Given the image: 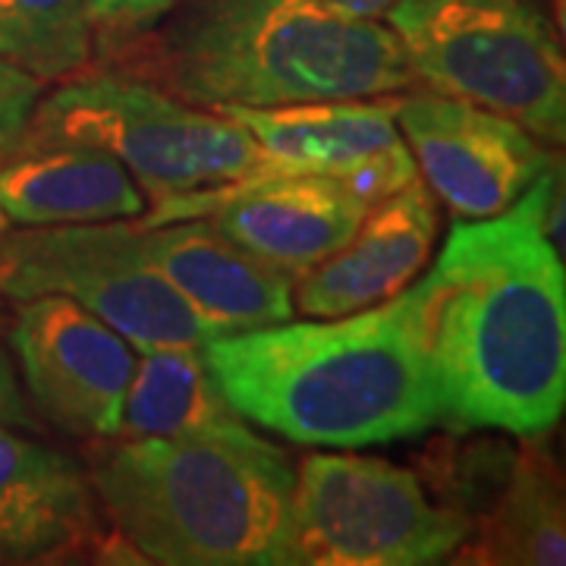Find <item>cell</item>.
<instances>
[{"label": "cell", "mask_w": 566, "mask_h": 566, "mask_svg": "<svg viewBox=\"0 0 566 566\" xmlns=\"http://www.w3.org/2000/svg\"><path fill=\"white\" fill-rule=\"evenodd\" d=\"M240 123L271 158L303 174H324L378 202L419 180L416 158L387 98L305 102L281 107H218Z\"/></svg>", "instance_id": "12"}, {"label": "cell", "mask_w": 566, "mask_h": 566, "mask_svg": "<svg viewBox=\"0 0 566 566\" xmlns=\"http://www.w3.org/2000/svg\"><path fill=\"white\" fill-rule=\"evenodd\" d=\"M0 422L13 424V428H32L35 424V416H32V409L25 403V394L17 381V368L10 359L3 331H0Z\"/></svg>", "instance_id": "22"}, {"label": "cell", "mask_w": 566, "mask_h": 566, "mask_svg": "<svg viewBox=\"0 0 566 566\" xmlns=\"http://www.w3.org/2000/svg\"><path fill=\"white\" fill-rule=\"evenodd\" d=\"M394 104L428 189L465 221L506 211L551 167L538 136L488 107L431 88Z\"/></svg>", "instance_id": "11"}, {"label": "cell", "mask_w": 566, "mask_h": 566, "mask_svg": "<svg viewBox=\"0 0 566 566\" xmlns=\"http://www.w3.org/2000/svg\"><path fill=\"white\" fill-rule=\"evenodd\" d=\"M475 545L457 547L463 564L564 566L566 523L557 465L545 450L528 447L513 457L497 504L472 526Z\"/></svg>", "instance_id": "18"}, {"label": "cell", "mask_w": 566, "mask_h": 566, "mask_svg": "<svg viewBox=\"0 0 566 566\" xmlns=\"http://www.w3.org/2000/svg\"><path fill=\"white\" fill-rule=\"evenodd\" d=\"M136 227L145 259L214 337L293 318V277L223 237L208 218Z\"/></svg>", "instance_id": "14"}, {"label": "cell", "mask_w": 566, "mask_h": 566, "mask_svg": "<svg viewBox=\"0 0 566 566\" xmlns=\"http://www.w3.org/2000/svg\"><path fill=\"white\" fill-rule=\"evenodd\" d=\"M0 57L41 82L82 73L92 57L88 0H0Z\"/></svg>", "instance_id": "19"}, {"label": "cell", "mask_w": 566, "mask_h": 566, "mask_svg": "<svg viewBox=\"0 0 566 566\" xmlns=\"http://www.w3.org/2000/svg\"><path fill=\"white\" fill-rule=\"evenodd\" d=\"M57 554L145 564L120 532L98 526V497L88 472L0 422V560H57Z\"/></svg>", "instance_id": "13"}, {"label": "cell", "mask_w": 566, "mask_h": 566, "mask_svg": "<svg viewBox=\"0 0 566 566\" xmlns=\"http://www.w3.org/2000/svg\"><path fill=\"white\" fill-rule=\"evenodd\" d=\"M180 0H88L92 39L104 54H117L129 41L158 29Z\"/></svg>", "instance_id": "20"}, {"label": "cell", "mask_w": 566, "mask_h": 566, "mask_svg": "<svg viewBox=\"0 0 566 566\" xmlns=\"http://www.w3.org/2000/svg\"><path fill=\"white\" fill-rule=\"evenodd\" d=\"M472 538V520L434 504L422 479L375 457H308L268 566H424Z\"/></svg>", "instance_id": "7"}, {"label": "cell", "mask_w": 566, "mask_h": 566, "mask_svg": "<svg viewBox=\"0 0 566 566\" xmlns=\"http://www.w3.org/2000/svg\"><path fill=\"white\" fill-rule=\"evenodd\" d=\"M434 233L438 208L422 180L371 202L356 233L300 277L293 308L308 318H340L394 300L428 264Z\"/></svg>", "instance_id": "15"}, {"label": "cell", "mask_w": 566, "mask_h": 566, "mask_svg": "<svg viewBox=\"0 0 566 566\" xmlns=\"http://www.w3.org/2000/svg\"><path fill=\"white\" fill-rule=\"evenodd\" d=\"M202 346L142 349L123 394L117 438H180L240 422Z\"/></svg>", "instance_id": "17"}, {"label": "cell", "mask_w": 566, "mask_h": 566, "mask_svg": "<svg viewBox=\"0 0 566 566\" xmlns=\"http://www.w3.org/2000/svg\"><path fill=\"white\" fill-rule=\"evenodd\" d=\"M368 205L334 177L286 170L167 196L139 223L155 227L182 218H208L245 252L300 281L356 233Z\"/></svg>", "instance_id": "9"}, {"label": "cell", "mask_w": 566, "mask_h": 566, "mask_svg": "<svg viewBox=\"0 0 566 566\" xmlns=\"http://www.w3.org/2000/svg\"><path fill=\"white\" fill-rule=\"evenodd\" d=\"M202 353L230 406L293 444H387L441 422L419 286L340 318L214 337Z\"/></svg>", "instance_id": "2"}, {"label": "cell", "mask_w": 566, "mask_h": 566, "mask_svg": "<svg viewBox=\"0 0 566 566\" xmlns=\"http://www.w3.org/2000/svg\"><path fill=\"white\" fill-rule=\"evenodd\" d=\"M117 54L129 80L218 107L387 98L416 76L385 22L331 0H180Z\"/></svg>", "instance_id": "3"}, {"label": "cell", "mask_w": 566, "mask_h": 566, "mask_svg": "<svg viewBox=\"0 0 566 566\" xmlns=\"http://www.w3.org/2000/svg\"><path fill=\"white\" fill-rule=\"evenodd\" d=\"M547 167L506 211L460 221L416 283L441 422L542 438L566 403L564 255L542 230Z\"/></svg>", "instance_id": "1"}, {"label": "cell", "mask_w": 566, "mask_h": 566, "mask_svg": "<svg viewBox=\"0 0 566 566\" xmlns=\"http://www.w3.org/2000/svg\"><path fill=\"white\" fill-rule=\"evenodd\" d=\"M48 293L98 315L136 353L214 340L211 327L145 259L136 223L7 230V237H0V296L22 303Z\"/></svg>", "instance_id": "8"}, {"label": "cell", "mask_w": 566, "mask_h": 566, "mask_svg": "<svg viewBox=\"0 0 566 566\" xmlns=\"http://www.w3.org/2000/svg\"><path fill=\"white\" fill-rule=\"evenodd\" d=\"M145 189L117 158L88 145H20L0 161V233L129 221Z\"/></svg>", "instance_id": "16"}, {"label": "cell", "mask_w": 566, "mask_h": 566, "mask_svg": "<svg viewBox=\"0 0 566 566\" xmlns=\"http://www.w3.org/2000/svg\"><path fill=\"white\" fill-rule=\"evenodd\" d=\"M385 20L431 92L488 107L542 142H564V51L532 3L394 0Z\"/></svg>", "instance_id": "6"}, {"label": "cell", "mask_w": 566, "mask_h": 566, "mask_svg": "<svg viewBox=\"0 0 566 566\" xmlns=\"http://www.w3.org/2000/svg\"><path fill=\"white\" fill-rule=\"evenodd\" d=\"M7 346L48 422L73 438H117L136 365V349L123 334L80 303L48 293L17 303Z\"/></svg>", "instance_id": "10"}, {"label": "cell", "mask_w": 566, "mask_h": 566, "mask_svg": "<svg viewBox=\"0 0 566 566\" xmlns=\"http://www.w3.org/2000/svg\"><path fill=\"white\" fill-rule=\"evenodd\" d=\"M20 145L102 148L155 202L293 170L271 158L240 123L120 73L82 76L51 92Z\"/></svg>", "instance_id": "5"}, {"label": "cell", "mask_w": 566, "mask_h": 566, "mask_svg": "<svg viewBox=\"0 0 566 566\" xmlns=\"http://www.w3.org/2000/svg\"><path fill=\"white\" fill-rule=\"evenodd\" d=\"M331 3L353 10V13H363V17H371V20H381L394 0H331Z\"/></svg>", "instance_id": "23"}, {"label": "cell", "mask_w": 566, "mask_h": 566, "mask_svg": "<svg viewBox=\"0 0 566 566\" xmlns=\"http://www.w3.org/2000/svg\"><path fill=\"white\" fill-rule=\"evenodd\" d=\"M88 482L145 564L268 566L296 469L240 419L180 438H117L92 453Z\"/></svg>", "instance_id": "4"}, {"label": "cell", "mask_w": 566, "mask_h": 566, "mask_svg": "<svg viewBox=\"0 0 566 566\" xmlns=\"http://www.w3.org/2000/svg\"><path fill=\"white\" fill-rule=\"evenodd\" d=\"M44 82L25 73L17 63L0 57V161L20 148L41 102Z\"/></svg>", "instance_id": "21"}]
</instances>
